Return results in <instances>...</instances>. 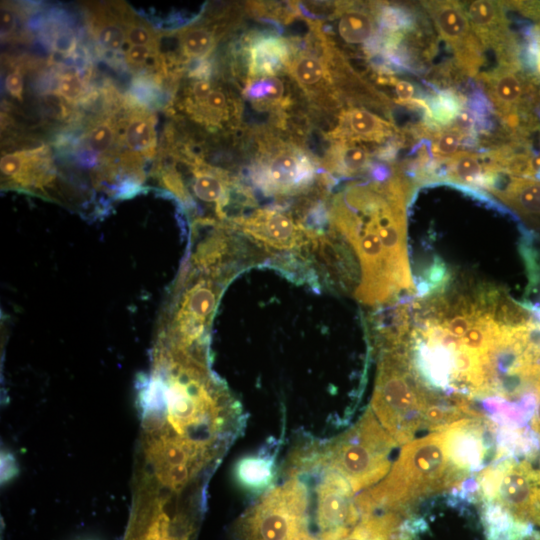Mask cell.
I'll list each match as a JSON object with an SVG mask.
<instances>
[{"label":"cell","mask_w":540,"mask_h":540,"mask_svg":"<svg viewBox=\"0 0 540 540\" xmlns=\"http://www.w3.org/2000/svg\"><path fill=\"white\" fill-rule=\"evenodd\" d=\"M214 277L182 272L184 290L164 317L158 342L180 350H204L221 286Z\"/></svg>","instance_id":"obj_6"},{"label":"cell","mask_w":540,"mask_h":540,"mask_svg":"<svg viewBox=\"0 0 540 540\" xmlns=\"http://www.w3.org/2000/svg\"><path fill=\"white\" fill-rule=\"evenodd\" d=\"M294 81L313 96L323 95L333 89V74L325 60L312 52L291 55L286 67Z\"/></svg>","instance_id":"obj_17"},{"label":"cell","mask_w":540,"mask_h":540,"mask_svg":"<svg viewBox=\"0 0 540 540\" xmlns=\"http://www.w3.org/2000/svg\"><path fill=\"white\" fill-rule=\"evenodd\" d=\"M444 403L452 402L423 384L404 349L389 347L378 367L371 409L395 441L406 444L421 432L431 433L429 412Z\"/></svg>","instance_id":"obj_4"},{"label":"cell","mask_w":540,"mask_h":540,"mask_svg":"<svg viewBox=\"0 0 540 540\" xmlns=\"http://www.w3.org/2000/svg\"><path fill=\"white\" fill-rule=\"evenodd\" d=\"M470 485L488 540H523L531 523L540 524V470L528 461L501 457Z\"/></svg>","instance_id":"obj_2"},{"label":"cell","mask_w":540,"mask_h":540,"mask_svg":"<svg viewBox=\"0 0 540 540\" xmlns=\"http://www.w3.org/2000/svg\"><path fill=\"white\" fill-rule=\"evenodd\" d=\"M17 23V17L12 7L1 6V35L2 37L11 36Z\"/></svg>","instance_id":"obj_39"},{"label":"cell","mask_w":540,"mask_h":540,"mask_svg":"<svg viewBox=\"0 0 540 540\" xmlns=\"http://www.w3.org/2000/svg\"><path fill=\"white\" fill-rule=\"evenodd\" d=\"M475 126V116L468 108H462L454 119L453 127L463 133H470Z\"/></svg>","instance_id":"obj_38"},{"label":"cell","mask_w":540,"mask_h":540,"mask_svg":"<svg viewBox=\"0 0 540 540\" xmlns=\"http://www.w3.org/2000/svg\"><path fill=\"white\" fill-rule=\"evenodd\" d=\"M314 172V165L301 149L278 144L261 157L253 178L265 193L287 195L306 188Z\"/></svg>","instance_id":"obj_8"},{"label":"cell","mask_w":540,"mask_h":540,"mask_svg":"<svg viewBox=\"0 0 540 540\" xmlns=\"http://www.w3.org/2000/svg\"><path fill=\"white\" fill-rule=\"evenodd\" d=\"M186 109L198 122L207 126H220L230 114V99L219 87L214 85L201 95H188Z\"/></svg>","instance_id":"obj_19"},{"label":"cell","mask_w":540,"mask_h":540,"mask_svg":"<svg viewBox=\"0 0 540 540\" xmlns=\"http://www.w3.org/2000/svg\"><path fill=\"white\" fill-rule=\"evenodd\" d=\"M191 188L200 201L215 203L217 215L224 218V208L229 204V183L221 172L206 167L196 168Z\"/></svg>","instance_id":"obj_21"},{"label":"cell","mask_w":540,"mask_h":540,"mask_svg":"<svg viewBox=\"0 0 540 540\" xmlns=\"http://www.w3.org/2000/svg\"><path fill=\"white\" fill-rule=\"evenodd\" d=\"M463 137L464 134L453 126L439 131L433 142V154L444 161L449 159L458 152Z\"/></svg>","instance_id":"obj_31"},{"label":"cell","mask_w":540,"mask_h":540,"mask_svg":"<svg viewBox=\"0 0 540 540\" xmlns=\"http://www.w3.org/2000/svg\"><path fill=\"white\" fill-rule=\"evenodd\" d=\"M397 445L368 408L357 423L316 455L322 465L339 473L358 492L376 485L388 474L391 453Z\"/></svg>","instance_id":"obj_5"},{"label":"cell","mask_w":540,"mask_h":540,"mask_svg":"<svg viewBox=\"0 0 540 540\" xmlns=\"http://www.w3.org/2000/svg\"><path fill=\"white\" fill-rule=\"evenodd\" d=\"M156 46H130L125 52V60L132 68H140L154 60Z\"/></svg>","instance_id":"obj_34"},{"label":"cell","mask_w":540,"mask_h":540,"mask_svg":"<svg viewBox=\"0 0 540 540\" xmlns=\"http://www.w3.org/2000/svg\"><path fill=\"white\" fill-rule=\"evenodd\" d=\"M126 43L131 46H156V35L146 24L128 21L126 22Z\"/></svg>","instance_id":"obj_33"},{"label":"cell","mask_w":540,"mask_h":540,"mask_svg":"<svg viewBox=\"0 0 540 540\" xmlns=\"http://www.w3.org/2000/svg\"><path fill=\"white\" fill-rule=\"evenodd\" d=\"M57 92L69 102L77 101L84 93V81L76 72H67L60 76Z\"/></svg>","instance_id":"obj_32"},{"label":"cell","mask_w":540,"mask_h":540,"mask_svg":"<svg viewBox=\"0 0 540 540\" xmlns=\"http://www.w3.org/2000/svg\"><path fill=\"white\" fill-rule=\"evenodd\" d=\"M415 527L409 512L380 511L363 517L340 540H417Z\"/></svg>","instance_id":"obj_14"},{"label":"cell","mask_w":540,"mask_h":540,"mask_svg":"<svg viewBox=\"0 0 540 540\" xmlns=\"http://www.w3.org/2000/svg\"><path fill=\"white\" fill-rule=\"evenodd\" d=\"M489 189L520 214L540 216V181L511 175L504 185Z\"/></svg>","instance_id":"obj_18"},{"label":"cell","mask_w":540,"mask_h":540,"mask_svg":"<svg viewBox=\"0 0 540 540\" xmlns=\"http://www.w3.org/2000/svg\"><path fill=\"white\" fill-rule=\"evenodd\" d=\"M94 37L105 50L116 52L126 43V23L111 20L110 17H98L92 24Z\"/></svg>","instance_id":"obj_27"},{"label":"cell","mask_w":540,"mask_h":540,"mask_svg":"<svg viewBox=\"0 0 540 540\" xmlns=\"http://www.w3.org/2000/svg\"><path fill=\"white\" fill-rule=\"evenodd\" d=\"M5 88L13 97L17 99H22L23 76L18 69L10 72L6 76Z\"/></svg>","instance_id":"obj_40"},{"label":"cell","mask_w":540,"mask_h":540,"mask_svg":"<svg viewBox=\"0 0 540 540\" xmlns=\"http://www.w3.org/2000/svg\"><path fill=\"white\" fill-rule=\"evenodd\" d=\"M369 163L370 154L368 150L355 141L338 140L328 156V167L345 175L362 172Z\"/></svg>","instance_id":"obj_22"},{"label":"cell","mask_w":540,"mask_h":540,"mask_svg":"<svg viewBox=\"0 0 540 540\" xmlns=\"http://www.w3.org/2000/svg\"><path fill=\"white\" fill-rule=\"evenodd\" d=\"M479 79L497 113L503 118L522 112H531L537 103L535 79L521 67L499 65L484 72Z\"/></svg>","instance_id":"obj_13"},{"label":"cell","mask_w":540,"mask_h":540,"mask_svg":"<svg viewBox=\"0 0 540 540\" xmlns=\"http://www.w3.org/2000/svg\"><path fill=\"white\" fill-rule=\"evenodd\" d=\"M465 11L483 47L495 50L499 65L522 67L520 47L509 28L502 2L476 0Z\"/></svg>","instance_id":"obj_12"},{"label":"cell","mask_w":540,"mask_h":540,"mask_svg":"<svg viewBox=\"0 0 540 540\" xmlns=\"http://www.w3.org/2000/svg\"><path fill=\"white\" fill-rule=\"evenodd\" d=\"M273 463L261 455L243 458L237 466V476L247 488L261 489L273 478Z\"/></svg>","instance_id":"obj_26"},{"label":"cell","mask_w":540,"mask_h":540,"mask_svg":"<svg viewBox=\"0 0 540 540\" xmlns=\"http://www.w3.org/2000/svg\"><path fill=\"white\" fill-rule=\"evenodd\" d=\"M502 3L504 6L513 8L526 17L540 20V1H511Z\"/></svg>","instance_id":"obj_36"},{"label":"cell","mask_w":540,"mask_h":540,"mask_svg":"<svg viewBox=\"0 0 540 540\" xmlns=\"http://www.w3.org/2000/svg\"><path fill=\"white\" fill-rule=\"evenodd\" d=\"M245 235L262 247L278 252L313 245L315 234L303 228L293 218L275 209H259L235 220Z\"/></svg>","instance_id":"obj_11"},{"label":"cell","mask_w":540,"mask_h":540,"mask_svg":"<svg viewBox=\"0 0 540 540\" xmlns=\"http://www.w3.org/2000/svg\"><path fill=\"white\" fill-rule=\"evenodd\" d=\"M373 184L350 187L333 201V226L349 241L361 267L357 298L369 305L388 301L404 290L384 249L374 216Z\"/></svg>","instance_id":"obj_3"},{"label":"cell","mask_w":540,"mask_h":540,"mask_svg":"<svg viewBox=\"0 0 540 540\" xmlns=\"http://www.w3.org/2000/svg\"><path fill=\"white\" fill-rule=\"evenodd\" d=\"M116 132V124L111 119L94 124L87 134L89 148L97 153L107 152L114 144Z\"/></svg>","instance_id":"obj_30"},{"label":"cell","mask_w":540,"mask_h":540,"mask_svg":"<svg viewBox=\"0 0 540 540\" xmlns=\"http://www.w3.org/2000/svg\"><path fill=\"white\" fill-rule=\"evenodd\" d=\"M337 33L346 44H364L374 36L375 20L363 10H346L338 19Z\"/></svg>","instance_id":"obj_23"},{"label":"cell","mask_w":540,"mask_h":540,"mask_svg":"<svg viewBox=\"0 0 540 540\" xmlns=\"http://www.w3.org/2000/svg\"><path fill=\"white\" fill-rule=\"evenodd\" d=\"M248 71L254 78L276 76L286 68L291 58L290 44L279 36L254 37L247 48Z\"/></svg>","instance_id":"obj_16"},{"label":"cell","mask_w":540,"mask_h":540,"mask_svg":"<svg viewBox=\"0 0 540 540\" xmlns=\"http://www.w3.org/2000/svg\"><path fill=\"white\" fill-rule=\"evenodd\" d=\"M308 493L297 478L267 492L245 514L241 540H312L306 533Z\"/></svg>","instance_id":"obj_7"},{"label":"cell","mask_w":540,"mask_h":540,"mask_svg":"<svg viewBox=\"0 0 540 540\" xmlns=\"http://www.w3.org/2000/svg\"><path fill=\"white\" fill-rule=\"evenodd\" d=\"M123 142L136 155L150 156L156 147L155 120L144 110H134L123 124Z\"/></svg>","instance_id":"obj_20"},{"label":"cell","mask_w":540,"mask_h":540,"mask_svg":"<svg viewBox=\"0 0 540 540\" xmlns=\"http://www.w3.org/2000/svg\"><path fill=\"white\" fill-rule=\"evenodd\" d=\"M390 82L394 86L397 98L401 104H407L413 101L415 87L412 83L395 78H391Z\"/></svg>","instance_id":"obj_37"},{"label":"cell","mask_w":540,"mask_h":540,"mask_svg":"<svg viewBox=\"0 0 540 540\" xmlns=\"http://www.w3.org/2000/svg\"><path fill=\"white\" fill-rule=\"evenodd\" d=\"M215 29L199 25L184 29L180 35V47L188 59H202L213 49L217 41Z\"/></svg>","instance_id":"obj_25"},{"label":"cell","mask_w":540,"mask_h":540,"mask_svg":"<svg viewBox=\"0 0 540 540\" xmlns=\"http://www.w3.org/2000/svg\"><path fill=\"white\" fill-rule=\"evenodd\" d=\"M394 132L393 124L371 111L348 108L342 111L339 124L331 135L339 140L382 142Z\"/></svg>","instance_id":"obj_15"},{"label":"cell","mask_w":540,"mask_h":540,"mask_svg":"<svg viewBox=\"0 0 540 540\" xmlns=\"http://www.w3.org/2000/svg\"><path fill=\"white\" fill-rule=\"evenodd\" d=\"M349 483L327 467L317 487V523L322 540H340L348 535L362 516Z\"/></svg>","instance_id":"obj_10"},{"label":"cell","mask_w":540,"mask_h":540,"mask_svg":"<svg viewBox=\"0 0 540 540\" xmlns=\"http://www.w3.org/2000/svg\"><path fill=\"white\" fill-rule=\"evenodd\" d=\"M445 162L448 179L457 183L473 185L479 181H485L488 174L487 164L473 152L458 151Z\"/></svg>","instance_id":"obj_24"},{"label":"cell","mask_w":540,"mask_h":540,"mask_svg":"<svg viewBox=\"0 0 540 540\" xmlns=\"http://www.w3.org/2000/svg\"><path fill=\"white\" fill-rule=\"evenodd\" d=\"M439 36L455 53L457 64L476 75L483 63V45L473 32L463 5L457 1H424Z\"/></svg>","instance_id":"obj_9"},{"label":"cell","mask_w":540,"mask_h":540,"mask_svg":"<svg viewBox=\"0 0 540 540\" xmlns=\"http://www.w3.org/2000/svg\"><path fill=\"white\" fill-rule=\"evenodd\" d=\"M250 98L258 104L265 106L278 105L284 96V85L275 76L260 78L248 88Z\"/></svg>","instance_id":"obj_29"},{"label":"cell","mask_w":540,"mask_h":540,"mask_svg":"<svg viewBox=\"0 0 540 540\" xmlns=\"http://www.w3.org/2000/svg\"><path fill=\"white\" fill-rule=\"evenodd\" d=\"M468 478L441 429L406 443L388 474L355 502L362 517L378 510L409 512L426 497L459 488Z\"/></svg>","instance_id":"obj_1"},{"label":"cell","mask_w":540,"mask_h":540,"mask_svg":"<svg viewBox=\"0 0 540 540\" xmlns=\"http://www.w3.org/2000/svg\"><path fill=\"white\" fill-rule=\"evenodd\" d=\"M429 107V118L445 125L454 121L463 108L461 100L454 92L443 91L434 96Z\"/></svg>","instance_id":"obj_28"},{"label":"cell","mask_w":540,"mask_h":540,"mask_svg":"<svg viewBox=\"0 0 540 540\" xmlns=\"http://www.w3.org/2000/svg\"><path fill=\"white\" fill-rule=\"evenodd\" d=\"M527 56L529 64L540 75V23L528 31Z\"/></svg>","instance_id":"obj_35"}]
</instances>
